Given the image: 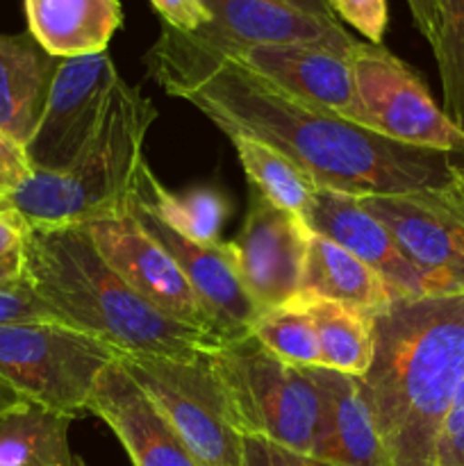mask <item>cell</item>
<instances>
[{"label": "cell", "mask_w": 464, "mask_h": 466, "mask_svg": "<svg viewBox=\"0 0 464 466\" xmlns=\"http://www.w3.org/2000/svg\"><path fill=\"white\" fill-rule=\"evenodd\" d=\"M144 64L164 94L194 105L226 137H253L280 150L318 187L358 198L409 194L450 187L464 167L455 155L398 144L280 89L205 30L162 23Z\"/></svg>", "instance_id": "6da1fadb"}, {"label": "cell", "mask_w": 464, "mask_h": 466, "mask_svg": "<svg viewBox=\"0 0 464 466\" xmlns=\"http://www.w3.org/2000/svg\"><path fill=\"white\" fill-rule=\"evenodd\" d=\"M362 380L389 466H437V441L464 380V291L396 299L371 317Z\"/></svg>", "instance_id": "7a4b0ae2"}, {"label": "cell", "mask_w": 464, "mask_h": 466, "mask_svg": "<svg viewBox=\"0 0 464 466\" xmlns=\"http://www.w3.org/2000/svg\"><path fill=\"white\" fill-rule=\"evenodd\" d=\"M21 278L66 326L116 349L189 358L223 341L173 321L100 258L85 226L30 228Z\"/></svg>", "instance_id": "3957f363"}, {"label": "cell", "mask_w": 464, "mask_h": 466, "mask_svg": "<svg viewBox=\"0 0 464 466\" xmlns=\"http://www.w3.org/2000/svg\"><path fill=\"white\" fill-rule=\"evenodd\" d=\"M155 118V105L118 77L98 130L80 155L62 171H32L5 200L30 228L89 226L130 217L146 167V137Z\"/></svg>", "instance_id": "277c9868"}, {"label": "cell", "mask_w": 464, "mask_h": 466, "mask_svg": "<svg viewBox=\"0 0 464 466\" xmlns=\"http://www.w3.org/2000/svg\"><path fill=\"white\" fill-rule=\"evenodd\" d=\"M205 355L241 435L312 453L321 400L308 369L282 362L253 335Z\"/></svg>", "instance_id": "5b68a950"}, {"label": "cell", "mask_w": 464, "mask_h": 466, "mask_svg": "<svg viewBox=\"0 0 464 466\" xmlns=\"http://www.w3.org/2000/svg\"><path fill=\"white\" fill-rule=\"evenodd\" d=\"M207 350L173 355L118 353V362L148 396L200 466H241L244 435L209 367Z\"/></svg>", "instance_id": "8992f818"}, {"label": "cell", "mask_w": 464, "mask_h": 466, "mask_svg": "<svg viewBox=\"0 0 464 466\" xmlns=\"http://www.w3.org/2000/svg\"><path fill=\"white\" fill-rule=\"evenodd\" d=\"M118 350L59 321L0 326V376L27 400L77 417Z\"/></svg>", "instance_id": "52a82bcc"}, {"label": "cell", "mask_w": 464, "mask_h": 466, "mask_svg": "<svg viewBox=\"0 0 464 466\" xmlns=\"http://www.w3.org/2000/svg\"><path fill=\"white\" fill-rule=\"evenodd\" d=\"M348 62L358 96V126L398 144L464 159V127L435 103L408 62L368 41H355Z\"/></svg>", "instance_id": "ba28073f"}, {"label": "cell", "mask_w": 464, "mask_h": 466, "mask_svg": "<svg viewBox=\"0 0 464 466\" xmlns=\"http://www.w3.org/2000/svg\"><path fill=\"white\" fill-rule=\"evenodd\" d=\"M464 167L450 187L362 196L359 205L391 232L405 258L446 291H464Z\"/></svg>", "instance_id": "9c48e42d"}, {"label": "cell", "mask_w": 464, "mask_h": 466, "mask_svg": "<svg viewBox=\"0 0 464 466\" xmlns=\"http://www.w3.org/2000/svg\"><path fill=\"white\" fill-rule=\"evenodd\" d=\"M118 77L107 50L62 57L39 123L25 144L32 171H62L80 155L98 130Z\"/></svg>", "instance_id": "30bf717a"}, {"label": "cell", "mask_w": 464, "mask_h": 466, "mask_svg": "<svg viewBox=\"0 0 464 466\" xmlns=\"http://www.w3.org/2000/svg\"><path fill=\"white\" fill-rule=\"evenodd\" d=\"M100 258L127 282L130 289L173 321L221 339L212 317L173 255L144 230L135 212L130 217L105 218L85 226ZM223 341V339H221ZM226 344V341H223Z\"/></svg>", "instance_id": "8fae6325"}, {"label": "cell", "mask_w": 464, "mask_h": 466, "mask_svg": "<svg viewBox=\"0 0 464 466\" xmlns=\"http://www.w3.org/2000/svg\"><path fill=\"white\" fill-rule=\"evenodd\" d=\"M309 239L312 230L303 218L250 189L244 226L230 248L241 282L264 312L300 294Z\"/></svg>", "instance_id": "7c38bea8"}, {"label": "cell", "mask_w": 464, "mask_h": 466, "mask_svg": "<svg viewBox=\"0 0 464 466\" xmlns=\"http://www.w3.org/2000/svg\"><path fill=\"white\" fill-rule=\"evenodd\" d=\"M200 30L207 32L237 62L280 89L355 123L358 96L348 55L305 44H244L218 32L212 23Z\"/></svg>", "instance_id": "4fadbf2b"}, {"label": "cell", "mask_w": 464, "mask_h": 466, "mask_svg": "<svg viewBox=\"0 0 464 466\" xmlns=\"http://www.w3.org/2000/svg\"><path fill=\"white\" fill-rule=\"evenodd\" d=\"M303 221L309 230L328 237L371 267L398 299L450 294L405 258L391 232L359 205L358 196L318 187Z\"/></svg>", "instance_id": "5bb4252c"}, {"label": "cell", "mask_w": 464, "mask_h": 466, "mask_svg": "<svg viewBox=\"0 0 464 466\" xmlns=\"http://www.w3.org/2000/svg\"><path fill=\"white\" fill-rule=\"evenodd\" d=\"M135 217L144 226V230L173 255L177 267L189 280L191 289L196 291L203 308L212 317L218 337L223 341L250 337V330L264 309L255 303L241 282L230 241L194 244L157 221L148 209L141 208L139 200H136Z\"/></svg>", "instance_id": "9a60e30c"}, {"label": "cell", "mask_w": 464, "mask_h": 466, "mask_svg": "<svg viewBox=\"0 0 464 466\" xmlns=\"http://www.w3.org/2000/svg\"><path fill=\"white\" fill-rule=\"evenodd\" d=\"M86 410L112 428L135 466H200L118 360L103 369Z\"/></svg>", "instance_id": "2e32d148"}, {"label": "cell", "mask_w": 464, "mask_h": 466, "mask_svg": "<svg viewBox=\"0 0 464 466\" xmlns=\"http://www.w3.org/2000/svg\"><path fill=\"white\" fill-rule=\"evenodd\" d=\"M308 371L321 400L309 455L337 466H389L362 380L323 367Z\"/></svg>", "instance_id": "e0dca14e"}, {"label": "cell", "mask_w": 464, "mask_h": 466, "mask_svg": "<svg viewBox=\"0 0 464 466\" xmlns=\"http://www.w3.org/2000/svg\"><path fill=\"white\" fill-rule=\"evenodd\" d=\"M212 25L244 44H305L350 55L355 41L337 18H321L282 0H200Z\"/></svg>", "instance_id": "ac0fdd59"}, {"label": "cell", "mask_w": 464, "mask_h": 466, "mask_svg": "<svg viewBox=\"0 0 464 466\" xmlns=\"http://www.w3.org/2000/svg\"><path fill=\"white\" fill-rule=\"evenodd\" d=\"M59 62L30 32H0V130L21 146L39 123Z\"/></svg>", "instance_id": "d6986e66"}, {"label": "cell", "mask_w": 464, "mask_h": 466, "mask_svg": "<svg viewBox=\"0 0 464 466\" xmlns=\"http://www.w3.org/2000/svg\"><path fill=\"white\" fill-rule=\"evenodd\" d=\"M27 32L55 57L105 53L123 25L118 0H25Z\"/></svg>", "instance_id": "ffe728a7"}, {"label": "cell", "mask_w": 464, "mask_h": 466, "mask_svg": "<svg viewBox=\"0 0 464 466\" xmlns=\"http://www.w3.org/2000/svg\"><path fill=\"white\" fill-rule=\"evenodd\" d=\"M296 299L332 300L373 317L398 296L362 259L328 237L312 232L300 294Z\"/></svg>", "instance_id": "44dd1931"}, {"label": "cell", "mask_w": 464, "mask_h": 466, "mask_svg": "<svg viewBox=\"0 0 464 466\" xmlns=\"http://www.w3.org/2000/svg\"><path fill=\"white\" fill-rule=\"evenodd\" d=\"M73 414L21 399L0 412V466H85L73 453Z\"/></svg>", "instance_id": "7402d4cb"}, {"label": "cell", "mask_w": 464, "mask_h": 466, "mask_svg": "<svg viewBox=\"0 0 464 466\" xmlns=\"http://www.w3.org/2000/svg\"><path fill=\"white\" fill-rule=\"evenodd\" d=\"M136 200L157 221L194 244H218L230 214V205L221 191L209 187L171 191L155 177L148 164L141 171Z\"/></svg>", "instance_id": "603a6c76"}, {"label": "cell", "mask_w": 464, "mask_h": 466, "mask_svg": "<svg viewBox=\"0 0 464 466\" xmlns=\"http://www.w3.org/2000/svg\"><path fill=\"white\" fill-rule=\"evenodd\" d=\"M308 309L321 349V367L362 378L373 358L371 314L321 299H294Z\"/></svg>", "instance_id": "cb8c5ba5"}, {"label": "cell", "mask_w": 464, "mask_h": 466, "mask_svg": "<svg viewBox=\"0 0 464 466\" xmlns=\"http://www.w3.org/2000/svg\"><path fill=\"white\" fill-rule=\"evenodd\" d=\"M227 139L235 146L250 189L262 194L276 208L305 218L318 191L317 180L264 141L244 135H230Z\"/></svg>", "instance_id": "d4e9b609"}, {"label": "cell", "mask_w": 464, "mask_h": 466, "mask_svg": "<svg viewBox=\"0 0 464 466\" xmlns=\"http://www.w3.org/2000/svg\"><path fill=\"white\" fill-rule=\"evenodd\" d=\"M430 48L441 82V109L464 127V0H435Z\"/></svg>", "instance_id": "484cf974"}, {"label": "cell", "mask_w": 464, "mask_h": 466, "mask_svg": "<svg viewBox=\"0 0 464 466\" xmlns=\"http://www.w3.org/2000/svg\"><path fill=\"white\" fill-rule=\"evenodd\" d=\"M250 335L264 349L277 355L282 362L300 369L321 367V349H318L312 317L298 300H291L282 308L267 309L255 321Z\"/></svg>", "instance_id": "4316f807"}, {"label": "cell", "mask_w": 464, "mask_h": 466, "mask_svg": "<svg viewBox=\"0 0 464 466\" xmlns=\"http://www.w3.org/2000/svg\"><path fill=\"white\" fill-rule=\"evenodd\" d=\"M337 21H346L359 32L368 44H382L389 23L387 0H326Z\"/></svg>", "instance_id": "83f0119b"}, {"label": "cell", "mask_w": 464, "mask_h": 466, "mask_svg": "<svg viewBox=\"0 0 464 466\" xmlns=\"http://www.w3.org/2000/svg\"><path fill=\"white\" fill-rule=\"evenodd\" d=\"M23 321H59L64 323L25 282L0 285V326Z\"/></svg>", "instance_id": "f1b7e54d"}, {"label": "cell", "mask_w": 464, "mask_h": 466, "mask_svg": "<svg viewBox=\"0 0 464 466\" xmlns=\"http://www.w3.org/2000/svg\"><path fill=\"white\" fill-rule=\"evenodd\" d=\"M241 466H337L318 460L309 453L273 444L262 437H244L241 446Z\"/></svg>", "instance_id": "f546056e"}, {"label": "cell", "mask_w": 464, "mask_h": 466, "mask_svg": "<svg viewBox=\"0 0 464 466\" xmlns=\"http://www.w3.org/2000/svg\"><path fill=\"white\" fill-rule=\"evenodd\" d=\"M437 466H464V380L437 441Z\"/></svg>", "instance_id": "4dcf8cb0"}, {"label": "cell", "mask_w": 464, "mask_h": 466, "mask_svg": "<svg viewBox=\"0 0 464 466\" xmlns=\"http://www.w3.org/2000/svg\"><path fill=\"white\" fill-rule=\"evenodd\" d=\"M27 232L30 226L25 218L7 200L0 198V264L3 267L21 268Z\"/></svg>", "instance_id": "1f68e13d"}, {"label": "cell", "mask_w": 464, "mask_h": 466, "mask_svg": "<svg viewBox=\"0 0 464 466\" xmlns=\"http://www.w3.org/2000/svg\"><path fill=\"white\" fill-rule=\"evenodd\" d=\"M32 164L25 155V146L0 130V198L12 196L30 177Z\"/></svg>", "instance_id": "d6a6232c"}, {"label": "cell", "mask_w": 464, "mask_h": 466, "mask_svg": "<svg viewBox=\"0 0 464 466\" xmlns=\"http://www.w3.org/2000/svg\"><path fill=\"white\" fill-rule=\"evenodd\" d=\"M148 3L162 16V23L180 32H196L212 23V16L200 0H148Z\"/></svg>", "instance_id": "836d02e7"}, {"label": "cell", "mask_w": 464, "mask_h": 466, "mask_svg": "<svg viewBox=\"0 0 464 466\" xmlns=\"http://www.w3.org/2000/svg\"><path fill=\"white\" fill-rule=\"evenodd\" d=\"M409 14H412V21L417 25V30L426 36V41L430 44L432 35H435V23H437V5L435 0H408Z\"/></svg>", "instance_id": "e575fe53"}, {"label": "cell", "mask_w": 464, "mask_h": 466, "mask_svg": "<svg viewBox=\"0 0 464 466\" xmlns=\"http://www.w3.org/2000/svg\"><path fill=\"white\" fill-rule=\"evenodd\" d=\"M282 3H289L294 7L303 9V12L314 14V16H321V18H337L335 14L330 12L326 0H282Z\"/></svg>", "instance_id": "d590c367"}, {"label": "cell", "mask_w": 464, "mask_h": 466, "mask_svg": "<svg viewBox=\"0 0 464 466\" xmlns=\"http://www.w3.org/2000/svg\"><path fill=\"white\" fill-rule=\"evenodd\" d=\"M21 399H23V396L18 394V391L14 390V387L9 385V382L5 380L3 376H0V412H3V410H7V408H12V405L18 403Z\"/></svg>", "instance_id": "8d00e7d4"}, {"label": "cell", "mask_w": 464, "mask_h": 466, "mask_svg": "<svg viewBox=\"0 0 464 466\" xmlns=\"http://www.w3.org/2000/svg\"><path fill=\"white\" fill-rule=\"evenodd\" d=\"M18 282H23L21 268L3 267L0 264V285H18Z\"/></svg>", "instance_id": "74e56055"}, {"label": "cell", "mask_w": 464, "mask_h": 466, "mask_svg": "<svg viewBox=\"0 0 464 466\" xmlns=\"http://www.w3.org/2000/svg\"><path fill=\"white\" fill-rule=\"evenodd\" d=\"M462 189H464V176H462Z\"/></svg>", "instance_id": "f35d334b"}]
</instances>
